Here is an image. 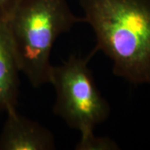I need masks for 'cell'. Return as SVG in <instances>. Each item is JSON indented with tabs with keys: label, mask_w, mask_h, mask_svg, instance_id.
<instances>
[{
	"label": "cell",
	"mask_w": 150,
	"mask_h": 150,
	"mask_svg": "<svg viewBox=\"0 0 150 150\" xmlns=\"http://www.w3.org/2000/svg\"><path fill=\"white\" fill-rule=\"evenodd\" d=\"M54 134L37 121L18 113L17 109L7 112L0 134V150H54Z\"/></svg>",
	"instance_id": "obj_4"
},
{
	"label": "cell",
	"mask_w": 150,
	"mask_h": 150,
	"mask_svg": "<svg viewBox=\"0 0 150 150\" xmlns=\"http://www.w3.org/2000/svg\"><path fill=\"white\" fill-rule=\"evenodd\" d=\"M21 0H0V23H6Z\"/></svg>",
	"instance_id": "obj_7"
},
{
	"label": "cell",
	"mask_w": 150,
	"mask_h": 150,
	"mask_svg": "<svg viewBox=\"0 0 150 150\" xmlns=\"http://www.w3.org/2000/svg\"><path fill=\"white\" fill-rule=\"evenodd\" d=\"M112 73L129 83L150 84V0H79Z\"/></svg>",
	"instance_id": "obj_1"
},
{
	"label": "cell",
	"mask_w": 150,
	"mask_h": 150,
	"mask_svg": "<svg viewBox=\"0 0 150 150\" xmlns=\"http://www.w3.org/2000/svg\"><path fill=\"white\" fill-rule=\"evenodd\" d=\"M80 22L67 0H21L17 6L6 25L20 72L33 87L49 83L54 43Z\"/></svg>",
	"instance_id": "obj_2"
},
{
	"label": "cell",
	"mask_w": 150,
	"mask_h": 150,
	"mask_svg": "<svg viewBox=\"0 0 150 150\" xmlns=\"http://www.w3.org/2000/svg\"><path fill=\"white\" fill-rule=\"evenodd\" d=\"M93 55H70L62 64L53 66L49 80L56 93L54 112L80 135L94 132L111 111L88 66Z\"/></svg>",
	"instance_id": "obj_3"
},
{
	"label": "cell",
	"mask_w": 150,
	"mask_h": 150,
	"mask_svg": "<svg viewBox=\"0 0 150 150\" xmlns=\"http://www.w3.org/2000/svg\"><path fill=\"white\" fill-rule=\"evenodd\" d=\"M19 66L6 23H0V111L15 109L19 93Z\"/></svg>",
	"instance_id": "obj_5"
},
{
	"label": "cell",
	"mask_w": 150,
	"mask_h": 150,
	"mask_svg": "<svg viewBox=\"0 0 150 150\" xmlns=\"http://www.w3.org/2000/svg\"><path fill=\"white\" fill-rule=\"evenodd\" d=\"M77 150H116L119 147L115 141L105 137H98L94 132L81 135L80 140L77 144Z\"/></svg>",
	"instance_id": "obj_6"
}]
</instances>
